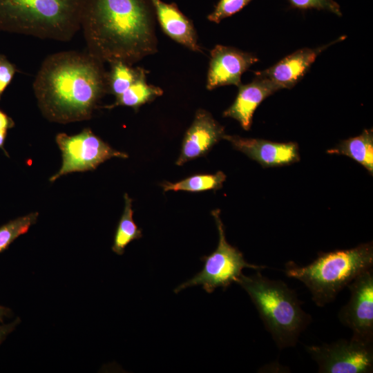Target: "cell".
<instances>
[{"mask_svg":"<svg viewBox=\"0 0 373 373\" xmlns=\"http://www.w3.org/2000/svg\"><path fill=\"white\" fill-rule=\"evenodd\" d=\"M251 0H219L214 10L207 16L209 21L219 23L245 7Z\"/></svg>","mask_w":373,"mask_h":373,"instance_id":"7402d4cb","label":"cell"},{"mask_svg":"<svg viewBox=\"0 0 373 373\" xmlns=\"http://www.w3.org/2000/svg\"><path fill=\"white\" fill-rule=\"evenodd\" d=\"M236 283L249 296L278 348L294 347L312 322L296 292L280 280L263 276L260 270L250 276L242 274Z\"/></svg>","mask_w":373,"mask_h":373,"instance_id":"3957f363","label":"cell"},{"mask_svg":"<svg viewBox=\"0 0 373 373\" xmlns=\"http://www.w3.org/2000/svg\"><path fill=\"white\" fill-rule=\"evenodd\" d=\"M17 72L18 69L16 66L4 55L0 54V99Z\"/></svg>","mask_w":373,"mask_h":373,"instance_id":"cb8c5ba5","label":"cell"},{"mask_svg":"<svg viewBox=\"0 0 373 373\" xmlns=\"http://www.w3.org/2000/svg\"><path fill=\"white\" fill-rule=\"evenodd\" d=\"M10 309L0 305V323L3 322L4 318L9 315Z\"/></svg>","mask_w":373,"mask_h":373,"instance_id":"4316f807","label":"cell"},{"mask_svg":"<svg viewBox=\"0 0 373 373\" xmlns=\"http://www.w3.org/2000/svg\"><path fill=\"white\" fill-rule=\"evenodd\" d=\"M294 8L299 10L315 9L330 12L341 17L342 12L338 3L334 0H287Z\"/></svg>","mask_w":373,"mask_h":373,"instance_id":"603a6c76","label":"cell"},{"mask_svg":"<svg viewBox=\"0 0 373 373\" xmlns=\"http://www.w3.org/2000/svg\"><path fill=\"white\" fill-rule=\"evenodd\" d=\"M350 291L348 302L338 314L340 322L352 331V336L373 343V271L363 272L347 286Z\"/></svg>","mask_w":373,"mask_h":373,"instance_id":"9c48e42d","label":"cell"},{"mask_svg":"<svg viewBox=\"0 0 373 373\" xmlns=\"http://www.w3.org/2000/svg\"><path fill=\"white\" fill-rule=\"evenodd\" d=\"M271 81L255 73L253 80L247 84H241L233 103L223 113V117L237 120L242 128L249 131L251 126L253 115L261 102L279 90Z\"/></svg>","mask_w":373,"mask_h":373,"instance_id":"5bb4252c","label":"cell"},{"mask_svg":"<svg viewBox=\"0 0 373 373\" xmlns=\"http://www.w3.org/2000/svg\"><path fill=\"white\" fill-rule=\"evenodd\" d=\"M329 154L347 155L373 173V131L365 129L354 137L342 141L337 146L327 151Z\"/></svg>","mask_w":373,"mask_h":373,"instance_id":"2e32d148","label":"cell"},{"mask_svg":"<svg viewBox=\"0 0 373 373\" xmlns=\"http://www.w3.org/2000/svg\"><path fill=\"white\" fill-rule=\"evenodd\" d=\"M223 139L263 167L287 165L300 159L298 146L294 142L280 143L228 135H224Z\"/></svg>","mask_w":373,"mask_h":373,"instance_id":"4fadbf2b","label":"cell"},{"mask_svg":"<svg viewBox=\"0 0 373 373\" xmlns=\"http://www.w3.org/2000/svg\"><path fill=\"white\" fill-rule=\"evenodd\" d=\"M258 61L254 53L231 46H215L210 52L207 88L211 90L228 85L238 87L242 75Z\"/></svg>","mask_w":373,"mask_h":373,"instance_id":"30bf717a","label":"cell"},{"mask_svg":"<svg viewBox=\"0 0 373 373\" xmlns=\"http://www.w3.org/2000/svg\"><path fill=\"white\" fill-rule=\"evenodd\" d=\"M132 199L124 194V209L118 223L112 250L118 255H122L126 246L133 240L142 238V230L133 218Z\"/></svg>","mask_w":373,"mask_h":373,"instance_id":"d6986e66","label":"cell"},{"mask_svg":"<svg viewBox=\"0 0 373 373\" xmlns=\"http://www.w3.org/2000/svg\"><path fill=\"white\" fill-rule=\"evenodd\" d=\"M37 217L38 213H31L1 226L0 227V252L7 249L19 236L26 233L30 226L36 222Z\"/></svg>","mask_w":373,"mask_h":373,"instance_id":"44dd1931","label":"cell"},{"mask_svg":"<svg viewBox=\"0 0 373 373\" xmlns=\"http://www.w3.org/2000/svg\"><path fill=\"white\" fill-rule=\"evenodd\" d=\"M84 0H0V31L69 41L81 28Z\"/></svg>","mask_w":373,"mask_h":373,"instance_id":"277c9868","label":"cell"},{"mask_svg":"<svg viewBox=\"0 0 373 373\" xmlns=\"http://www.w3.org/2000/svg\"><path fill=\"white\" fill-rule=\"evenodd\" d=\"M163 94V90L146 82V74L138 78L126 91L116 97L115 102L104 108H113L118 106L133 108L137 111L146 103L153 101Z\"/></svg>","mask_w":373,"mask_h":373,"instance_id":"e0dca14e","label":"cell"},{"mask_svg":"<svg viewBox=\"0 0 373 373\" xmlns=\"http://www.w3.org/2000/svg\"><path fill=\"white\" fill-rule=\"evenodd\" d=\"M104 63L88 52L48 55L33 83L38 106L49 120L68 123L88 119L107 93Z\"/></svg>","mask_w":373,"mask_h":373,"instance_id":"7a4b0ae2","label":"cell"},{"mask_svg":"<svg viewBox=\"0 0 373 373\" xmlns=\"http://www.w3.org/2000/svg\"><path fill=\"white\" fill-rule=\"evenodd\" d=\"M163 32L175 42L194 52H202L198 35L190 19L185 16L175 3L150 0Z\"/></svg>","mask_w":373,"mask_h":373,"instance_id":"9a60e30c","label":"cell"},{"mask_svg":"<svg viewBox=\"0 0 373 373\" xmlns=\"http://www.w3.org/2000/svg\"><path fill=\"white\" fill-rule=\"evenodd\" d=\"M344 39L345 36H341L327 45L314 48H303L286 56L274 66L256 72V74L271 81L280 90L291 88L303 79L323 50Z\"/></svg>","mask_w":373,"mask_h":373,"instance_id":"7c38bea8","label":"cell"},{"mask_svg":"<svg viewBox=\"0 0 373 373\" xmlns=\"http://www.w3.org/2000/svg\"><path fill=\"white\" fill-rule=\"evenodd\" d=\"M224 128L206 110L196 111L194 119L186 131L176 164L184 163L204 155L220 140L223 139Z\"/></svg>","mask_w":373,"mask_h":373,"instance_id":"8fae6325","label":"cell"},{"mask_svg":"<svg viewBox=\"0 0 373 373\" xmlns=\"http://www.w3.org/2000/svg\"><path fill=\"white\" fill-rule=\"evenodd\" d=\"M220 212L219 209L211 212L219 235L217 248L209 256L201 258L204 262L203 269L192 278L178 286L174 289L175 293L189 287L202 285L207 293L211 294L218 287L225 289L231 283H236L244 268L256 271L267 268L265 265L248 263L243 254L227 241Z\"/></svg>","mask_w":373,"mask_h":373,"instance_id":"8992f818","label":"cell"},{"mask_svg":"<svg viewBox=\"0 0 373 373\" xmlns=\"http://www.w3.org/2000/svg\"><path fill=\"white\" fill-rule=\"evenodd\" d=\"M7 133H8V131H4V130L0 131V149H2L3 151H4L3 146H4V142L7 136Z\"/></svg>","mask_w":373,"mask_h":373,"instance_id":"83f0119b","label":"cell"},{"mask_svg":"<svg viewBox=\"0 0 373 373\" xmlns=\"http://www.w3.org/2000/svg\"><path fill=\"white\" fill-rule=\"evenodd\" d=\"M111 70L107 72V93L115 97L126 91L138 78L148 73L141 67H132L122 61L110 63Z\"/></svg>","mask_w":373,"mask_h":373,"instance_id":"ac0fdd59","label":"cell"},{"mask_svg":"<svg viewBox=\"0 0 373 373\" xmlns=\"http://www.w3.org/2000/svg\"><path fill=\"white\" fill-rule=\"evenodd\" d=\"M150 0H84L80 19L87 52L102 62L133 65L157 52Z\"/></svg>","mask_w":373,"mask_h":373,"instance_id":"6da1fadb","label":"cell"},{"mask_svg":"<svg viewBox=\"0 0 373 373\" xmlns=\"http://www.w3.org/2000/svg\"><path fill=\"white\" fill-rule=\"evenodd\" d=\"M320 373H370L373 370V343L351 337L321 345H305Z\"/></svg>","mask_w":373,"mask_h":373,"instance_id":"ba28073f","label":"cell"},{"mask_svg":"<svg viewBox=\"0 0 373 373\" xmlns=\"http://www.w3.org/2000/svg\"><path fill=\"white\" fill-rule=\"evenodd\" d=\"M56 142L62 153V165L50 178V182L67 173L94 170L111 157H128L126 153L113 149L90 128L74 135L59 133Z\"/></svg>","mask_w":373,"mask_h":373,"instance_id":"52a82bcc","label":"cell"},{"mask_svg":"<svg viewBox=\"0 0 373 373\" xmlns=\"http://www.w3.org/2000/svg\"><path fill=\"white\" fill-rule=\"evenodd\" d=\"M15 126V122L6 113L0 109V131H8Z\"/></svg>","mask_w":373,"mask_h":373,"instance_id":"d4e9b609","label":"cell"},{"mask_svg":"<svg viewBox=\"0 0 373 373\" xmlns=\"http://www.w3.org/2000/svg\"><path fill=\"white\" fill-rule=\"evenodd\" d=\"M19 319H16L14 322L9 324L0 325V343L2 340L15 328Z\"/></svg>","mask_w":373,"mask_h":373,"instance_id":"484cf974","label":"cell"},{"mask_svg":"<svg viewBox=\"0 0 373 373\" xmlns=\"http://www.w3.org/2000/svg\"><path fill=\"white\" fill-rule=\"evenodd\" d=\"M373 266L372 242L356 247L321 252L310 264L300 266L293 261L285 264L287 276L301 281L318 307L333 302L339 292L363 272Z\"/></svg>","mask_w":373,"mask_h":373,"instance_id":"5b68a950","label":"cell"},{"mask_svg":"<svg viewBox=\"0 0 373 373\" xmlns=\"http://www.w3.org/2000/svg\"><path fill=\"white\" fill-rule=\"evenodd\" d=\"M225 180V174L219 171L215 174L194 175L174 183L164 182L162 184V186L166 192L169 191L201 192L220 189Z\"/></svg>","mask_w":373,"mask_h":373,"instance_id":"ffe728a7","label":"cell"}]
</instances>
